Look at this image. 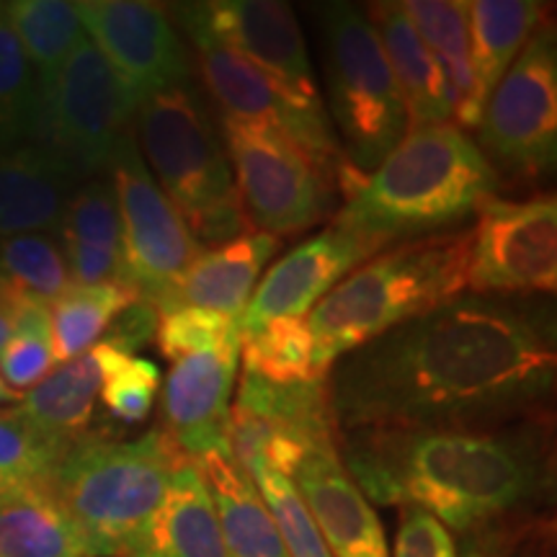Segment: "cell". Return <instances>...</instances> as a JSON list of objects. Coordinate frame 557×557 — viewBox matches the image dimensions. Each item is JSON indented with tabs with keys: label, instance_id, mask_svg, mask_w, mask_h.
I'll list each match as a JSON object with an SVG mask.
<instances>
[{
	"label": "cell",
	"instance_id": "6da1fadb",
	"mask_svg": "<svg viewBox=\"0 0 557 557\" xmlns=\"http://www.w3.org/2000/svg\"><path fill=\"white\" fill-rule=\"evenodd\" d=\"M555 323L504 297H451L354 348L325 385L338 431L493 429L555 393Z\"/></svg>",
	"mask_w": 557,
	"mask_h": 557
},
{
	"label": "cell",
	"instance_id": "7a4b0ae2",
	"mask_svg": "<svg viewBox=\"0 0 557 557\" xmlns=\"http://www.w3.org/2000/svg\"><path fill=\"white\" fill-rule=\"evenodd\" d=\"M341 462L361 496L421 508L472 532L524 506L545 483L532 431H338Z\"/></svg>",
	"mask_w": 557,
	"mask_h": 557
},
{
	"label": "cell",
	"instance_id": "3957f363",
	"mask_svg": "<svg viewBox=\"0 0 557 557\" xmlns=\"http://www.w3.org/2000/svg\"><path fill=\"white\" fill-rule=\"evenodd\" d=\"M498 186L496 169L468 132L457 124L421 127L406 132L333 222L382 250L459 230Z\"/></svg>",
	"mask_w": 557,
	"mask_h": 557
},
{
	"label": "cell",
	"instance_id": "277c9868",
	"mask_svg": "<svg viewBox=\"0 0 557 557\" xmlns=\"http://www.w3.org/2000/svg\"><path fill=\"white\" fill-rule=\"evenodd\" d=\"M470 227L395 243L354 269L310 310L318 374L354 348L449 302L465 289Z\"/></svg>",
	"mask_w": 557,
	"mask_h": 557
},
{
	"label": "cell",
	"instance_id": "5b68a950",
	"mask_svg": "<svg viewBox=\"0 0 557 557\" xmlns=\"http://www.w3.org/2000/svg\"><path fill=\"white\" fill-rule=\"evenodd\" d=\"M186 459L163 429L129 442L88 434L62 455L47 487L86 557H129Z\"/></svg>",
	"mask_w": 557,
	"mask_h": 557
},
{
	"label": "cell",
	"instance_id": "8992f818",
	"mask_svg": "<svg viewBox=\"0 0 557 557\" xmlns=\"http://www.w3.org/2000/svg\"><path fill=\"white\" fill-rule=\"evenodd\" d=\"M137 137L148 158L145 165L201 248H220L256 233L235 189L225 145L191 83L139 103Z\"/></svg>",
	"mask_w": 557,
	"mask_h": 557
},
{
	"label": "cell",
	"instance_id": "52a82bcc",
	"mask_svg": "<svg viewBox=\"0 0 557 557\" xmlns=\"http://www.w3.org/2000/svg\"><path fill=\"white\" fill-rule=\"evenodd\" d=\"M331 127L341 156L369 176L408 132L406 103L367 11L354 3L315 5Z\"/></svg>",
	"mask_w": 557,
	"mask_h": 557
},
{
	"label": "cell",
	"instance_id": "ba28073f",
	"mask_svg": "<svg viewBox=\"0 0 557 557\" xmlns=\"http://www.w3.org/2000/svg\"><path fill=\"white\" fill-rule=\"evenodd\" d=\"M235 189L256 233L287 238L325 220L338 173L284 129L220 116Z\"/></svg>",
	"mask_w": 557,
	"mask_h": 557
},
{
	"label": "cell",
	"instance_id": "9c48e42d",
	"mask_svg": "<svg viewBox=\"0 0 557 557\" xmlns=\"http://www.w3.org/2000/svg\"><path fill=\"white\" fill-rule=\"evenodd\" d=\"M139 103L88 37L41 99L34 145L75 181L107 171Z\"/></svg>",
	"mask_w": 557,
	"mask_h": 557
},
{
	"label": "cell",
	"instance_id": "30bf717a",
	"mask_svg": "<svg viewBox=\"0 0 557 557\" xmlns=\"http://www.w3.org/2000/svg\"><path fill=\"white\" fill-rule=\"evenodd\" d=\"M487 163L517 178H545L557 158V39L542 21L524 50L493 88L478 124Z\"/></svg>",
	"mask_w": 557,
	"mask_h": 557
},
{
	"label": "cell",
	"instance_id": "8fae6325",
	"mask_svg": "<svg viewBox=\"0 0 557 557\" xmlns=\"http://www.w3.org/2000/svg\"><path fill=\"white\" fill-rule=\"evenodd\" d=\"M109 169L122 220L124 287L163 312L178 278L201 259L205 248L160 191L132 129L116 145Z\"/></svg>",
	"mask_w": 557,
	"mask_h": 557
},
{
	"label": "cell",
	"instance_id": "7c38bea8",
	"mask_svg": "<svg viewBox=\"0 0 557 557\" xmlns=\"http://www.w3.org/2000/svg\"><path fill=\"white\" fill-rule=\"evenodd\" d=\"M557 287V201L493 197L470 227L465 289L472 295H553Z\"/></svg>",
	"mask_w": 557,
	"mask_h": 557
},
{
	"label": "cell",
	"instance_id": "4fadbf2b",
	"mask_svg": "<svg viewBox=\"0 0 557 557\" xmlns=\"http://www.w3.org/2000/svg\"><path fill=\"white\" fill-rule=\"evenodd\" d=\"M83 32L137 103L191 83V62L169 11L145 0H81Z\"/></svg>",
	"mask_w": 557,
	"mask_h": 557
},
{
	"label": "cell",
	"instance_id": "5bb4252c",
	"mask_svg": "<svg viewBox=\"0 0 557 557\" xmlns=\"http://www.w3.org/2000/svg\"><path fill=\"white\" fill-rule=\"evenodd\" d=\"M186 5L214 39L261 70L297 109L312 116H329L320 99L305 34L287 3L212 0Z\"/></svg>",
	"mask_w": 557,
	"mask_h": 557
},
{
	"label": "cell",
	"instance_id": "9a60e30c",
	"mask_svg": "<svg viewBox=\"0 0 557 557\" xmlns=\"http://www.w3.org/2000/svg\"><path fill=\"white\" fill-rule=\"evenodd\" d=\"M374 253L380 250L372 243L331 222L269 269L243 310L240 336L263 329L271 320L305 318L348 271L359 269Z\"/></svg>",
	"mask_w": 557,
	"mask_h": 557
},
{
	"label": "cell",
	"instance_id": "2e32d148",
	"mask_svg": "<svg viewBox=\"0 0 557 557\" xmlns=\"http://www.w3.org/2000/svg\"><path fill=\"white\" fill-rule=\"evenodd\" d=\"M238 344L173 361L163 387V431L189 459L225 455L227 418L238 374Z\"/></svg>",
	"mask_w": 557,
	"mask_h": 557
},
{
	"label": "cell",
	"instance_id": "e0dca14e",
	"mask_svg": "<svg viewBox=\"0 0 557 557\" xmlns=\"http://www.w3.org/2000/svg\"><path fill=\"white\" fill-rule=\"evenodd\" d=\"M336 444L338 438L312 447L292 475V485L333 557H387L377 513L346 472Z\"/></svg>",
	"mask_w": 557,
	"mask_h": 557
},
{
	"label": "cell",
	"instance_id": "ac0fdd59",
	"mask_svg": "<svg viewBox=\"0 0 557 557\" xmlns=\"http://www.w3.org/2000/svg\"><path fill=\"white\" fill-rule=\"evenodd\" d=\"M367 18L385 52L387 65L398 83L403 103H406L408 132L436 124H455L449 86L434 54L418 37L403 3H372L367 5Z\"/></svg>",
	"mask_w": 557,
	"mask_h": 557
},
{
	"label": "cell",
	"instance_id": "d6986e66",
	"mask_svg": "<svg viewBox=\"0 0 557 557\" xmlns=\"http://www.w3.org/2000/svg\"><path fill=\"white\" fill-rule=\"evenodd\" d=\"M75 178L39 145L0 152V243L58 230Z\"/></svg>",
	"mask_w": 557,
	"mask_h": 557
},
{
	"label": "cell",
	"instance_id": "ffe728a7",
	"mask_svg": "<svg viewBox=\"0 0 557 557\" xmlns=\"http://www.w3.org/2000/svg\"><path fill=\"white\" fill-rule=\"evenodd\" d=\"M276 248L278 238L274 235L250 233L227 246L205 250L201 259L178 278L163 312L201 308L240 320L243 310L253 297L261 269L276 253Z\"/></svg>",
	"mask_w": 557,
	"mask_h": 557
},
{
	"label": "cell",
	"instance_id": "44dd1931",
	"mask_svg": "<svg viewBox=\"0 0 557 557\" xmlns=\"http://www.w3.org/2000/svg\"><path fill=\"white\" fill-rule=\"evenodd\" d=\"M129 557H233L194 459L176 470L163 504Z\"/></svg>",
	"mask_w": 557,
	"mask_h": 557
},
{
	"label": "cell",
	"instance_id": "7402d4cb",
	"mask_svg": "<svg viewBox=\"0 0 557 557\" xmlns=\"http://www.w3.org/2000/svg\"><path fill=\"white\" fill-rule=\"evenodd\" d=\"M218 511L222 537L233 557H289L259 487L230 451L194 459Z\"/></svg>",
	"mask_w": 557,
	"mask_h": 557
},
{
	"label": "cell",
	"instance_id": "603a6c76",
	"mask_svg": "<svg viewBox=\"0 0 557 557\" xmlns=\"http://www.w3.org/2000/svg\"><path fill=\"white\" fill-rule=\"evenodd\" d=\"M403 9L447 78L455 124L459 129H478L483 109L478 103L475 78L470 67V3L408 0Z\"/></svg>",
	"mask_w": 557,
	"mask_h": 557
},
{
	"label": "cell",
	"instance_id": "cb8c5ba5",
	"mask_svg": "<svg viewBox=\"0 0 557 557\" xmlns=\"http://www.w3.org/2000/svg\"><path fill=\"white\" fill-rule=\"evenodd\" d=\"M547 21L537 0H475L470 3V67L480 109L493 88L524 50L532 34Z\"/></svg>",
	"mask_w": 557,
	"mask_h": 557
},
{
	"label": "cell",
	"instance_id": "d4e9b609",
	"mask_svg": "<svg viewBox=\"0 0 557 557\" xmlns=\"http://www.w3.org/2000/svg\"><path fill=\"white\" fill-rule=\"evenodd\" d=\"M101 393V369L90 351L54 367L18 403V410L62 447H73L90 434L96 398Z\"/></svg>",
	"mask_w": 557,
	"mask_h": 557
},
{
	"label": "cell",
	"instance_id": "484cf974",
	"mask_svg": "<svg viewBox=\"0 0 557 557\" xmlns=\"http://www.w3.org/2000/svg\"><path fill=\"white\" fill-rule=\"evenodd\" d=\"M0 557H86L47 483L0 493Z\"/></svg>",
	"mask_w": 557,
	"mask_h": 557
},
{
	"label": "cell",
	"instance_id": "4316f807",
	"mask_svg": "<svg viewBox=\"0 0 557 557\" xmlns=\"http://www.w3.org/2000/svg\"><path fill=\"white\" fill-rule=\"evenodd\" d=\"M5 16L16 32V39L26 60H29L34 75H37L39 96L45 99L70 54L86 39L78 13H75V3H65V0H13V3H5Z\"/></svg>",
	"mask_w": 557,
	"mask_h": 557
},
{
	"label": "cell",
	"instance_id": "83f0119b",
	"mask_svg": "<svg viewBox=\"0 0 557 557\" xmlns=\"http://www.w3.org/2000/svg\"><path fill=\"white\" fill-rule=\"evenodd\" d=\"M135 299H139L135 292L122 284H94V287L73 284L62 292L54 302L47 305L54 364H65L90 351L107 333L116 312H122Z\"/></svg>",
	"mask_w": 557,
	"mask_h": 557
},
{
	"label": "cell",
	"instance_id": "f1b7e54d",
	"mask_svg": "<svg viewBox=\"0 0 557 557\" xmlns=\"http://www.w3.org/2000/svg\"><path fill=\"white\" fill-rule=\"evenodd\" d=\"M235 403L278 426L295 431L312 444L338 438L325 380L305 382V385H274V382L243 372Z\"/></svg>",
	"mask_w": 557,
	"mask_h": 557
},
{
	"label": "cell",
	"instance_id": "f546056e",
	"mask_svg": "<svg viewBox=\"0 0 557 557\" xmlns=\"http://www.w3.org/2000/svg\"><path fill=\"white\" fill-rule=\"evenodd\" d=\"M240 359L243 372L274 385H305L329 377L315 369L308 318H278L240 336Z\"/></svg>",
	"mask_w": 557,
	"mask_h": 557
},
{
	"label": "cell",
	"instance_id": "4dcf8cb0",
	"mask_svg": "<svg viewBox=\"0 0 557 557\" xmlns=\"http://www.w3.org/2000/svg\"><path fill=\"white\" fill-rule=\"evenodd\" d=\"M41 111L37 75L0 3V152L34 145Z\"/></svg>",
	"mask_w": 557,
	"mask_h": 557
},
{
	"label": "cell",
	"instance_id": "1f68e13d",
	"mask_svg": "<svg viewBox=\"0 0 557 557\" xmlns=\"http://www.w3.org/2000/svg\"><path fill=\"white\" fill-rule=\"evenodd\" d=\"M65 451L67 447L41 434L18 406L0 408V493L47 483Z\"/></svg>",
	"mask_w": 557,
	"mask_h": 557
},
{
	"label": "cell",
	"instance_id": "d6a6232c",
	"mask_svg": "<svg viewBox=\"0 0 557 557\" xmlns=\"http://www.w3.org/2000/svg\"><path fill=\"white\" fill-rule=\"evenodd\" d=\"M0 276L26 297L50 305L73 287L60 243L41 233L16 235L0 243Z\"/></svg>",
	"mask_w": 557,
	"mask_h": 557
},
{
	"label": "cell",
	"instance_id": "836d02e7",
	"mask_svg": "<svg viewBox=\"0 0 557 557\" xmlns=\"http://www.w3.org/2000/svg\"><path fill=\"white\" fill-rule=\"evenodd\" d=\"M101 369V400L120 423H143L160 387V369L150 359L129 357L107 344L90 348Z\"/></svg>",
	"mask_w": 557,
	"mask_h": 557
},
{
	"label": "cell",
	"instance_id": "e575fe53",
	"mask_svg": "<svg viewBox=\"0 0 557 557\" xmlns=\"http://www.w3.org/2000/svg\"><path fill=\"white\" fill-rule=\"evenodd\" d=\"M54 369L52 329L47 305L29 299L13 325V333L0 348V377L5 385L24 395L37 387Z\"/></svg>",
	"mask_w": 557,
	"mask_h": 557
},
{
	"label": "cell",
	"instance_id": "d590c367",
	"mask_svg": "<svg viewBox=\"0 0 557 557\" xmlns=\"http://www.w3.org/2000/svg\"><path fill=\"white\" fill-rule=\"evenodd\" d=\"M58 233L65 243L122 256V220L114 184L109 178H90L70 194Z\"/></svg>",
	"mask_w": 557,
	"mask_h": 557
},
{
	"label": "cell",
	"instance_id": "8d00e7d4",
	"mask_svg": "<svg viewBox=\"0 0 557 557\" xmlns=\"http://www.w3.org/2000/svg\"><path fill=\"white\" fill-rule=\"evenodd\" d=\"M240 341V320L214 310L178 308L163 312L158 323L156 344L165 359L178 361L191 354L209 351Z\"/></svg>",
	"mask_w": 557,
	"mask_h": 557
},
{
	"label": "cell",
	"instance_id": "74e56055",
	"mask_svg": "<svg viewBox=\"0 0 557 557\" xmlns=\"http://www.w3.org/2000/svg\"><path fill=\"white\" fill-rule=\"evenodd\" d=\"M250 480L259 487L263 504L269 506L289 557H333L289 478L274 470H259Z\"/></svg>",
	"mask_w": 557,
	"mask_h": 557
},
{
	"label": "cell",
	"instance_id": "f35d334b",
	"mask_svg": "<svg viewBox=\"0 0 557 557\" xmlns=\"http://www.w3.org/2000/svg\"><path fill=\"white\" fill-rule=\"evenodd\" d=\"M395 557H459V549L442 521L408 506L395 534Z\"/></svg>",
	"mask_w": 557,
	"mask_h": 557
},
{
	"label": "cell",
	"instance_id": "ab89813d",
	"mask_svg": "<svg viewBox=\"0 0 557 557\" xmlns=\"http://www.w3.org/2000/svg\"><path fill=\"white\" fill-rule=\"evenodd\" d=\"M158 323L160 312L156 310V305L145 302V299H135L122 312H116V318L111 320L107 333L101 336V344L135 357V351L156 341Z\"/></svg>",
	"mask_w": 557,
	"mask_h": 557
},
{
	"label": "cell",
	"instance_id": "60d3db41",
	"mask_svg": "<svg viewBox=\"0 0 557 557\" xmlns=\"http://www.w3.org/2000/svg\"><path fill=\"white\" fill-rule=\"evenodd\" d=\"M29 299L32 297H26L24 292H18L11 282H5V278L0 276V348L5 346L21 310H24V305L29 302Z\"/></svg>",
	"mask_w": 557,
	"mask_h": 557
},
{
	"label": "cell",
	"instance_id": "b9f144b4",
	"mask_svg": "<svg viewBox=\"0 0 557 557\" xmlns=\"http://www.w3.org/2000/svg\"><path fill=\"white\" fill-rule=\"evenodd\" d=\"M21 398H24V395L16 393V389H11L3 382V377H0V408H3V406L9 408V406H13V403H21Z\"/></svg>",
	"mask_w": 557,
	"mask_h": 557
},
{
	"label": "cell",
	"instance_id": "7bdbcfd3",
	"mask_svg": "<svg viewBox=\"0 0 557 557\" xmlns=\"http://www.w3.org/2000/svg\"><path fill=\"white\" fill-rule=\"evenodd\" d=\"M462 557H496L491 547H485L483 542H470L468 549H465Z\"/></svg>",
	"mask_w": 557,
	"mask_h": 557
}]
</instances>
